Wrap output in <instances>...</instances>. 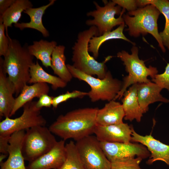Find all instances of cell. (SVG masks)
<instances>
[{"label":"cell","mask_w":169,"mask_h":169,"mask_svg":"<svg viewBox=\"0 0 169 169\" xmlns=\"http://www.w3.org/2000/svg\"><path fill=\"white\" fill-rule=\"evenodd\" d=\"M53 98V97L50 96L47 94L42 95L36 102V106L41 109L43 107H50L52 105Z\"/></svg>","instance_id":"obj_34"},{"label":"cell","mask_w":169,"mask_h":169,"mask_svg":"<svg viewBox=\"0 0 169 169\" xmlns=\"http://www.w3.org/2000/svg\"><path fill=\"white\" fill-rule=\"evenodd\" d=\"M75 144L84 169H111V162L95 136L85 137Z\"/></svg>","instance_id":"obj_10"},{"label":"cell","mask_w":169,"mask_h":169,"mask_svg":"<svg viewBox=\"0 0 169 169\" xmlns=\"http://www.w3.org/2000/svg\"><path fill=\"white\" fill-rule=\"evenodd\" d=\"M152 81L162 89H166L169 91V63L167 64L164 72L156 74L152 79Z\"/></svg>","instance_id":"obj_31"},{"label":"cell","mask_w":169,"mask_h":169,"mask_svg":"<svg viewBox=\"0 0 169 169\" xmlns=\"http://www.w3.org/2000/svg\"><path fill=\"white\" fill-rule=\"evenodd\" d=\"M49 91V86L46 83H37L30 85H25L15 99L14 105L10 117L14 115L18 109L26 104L32 101L33 98H39L44 94H48Z\"/></svg>","instance_id":"obj_21"},{"label":"cell","mask_w":169,"mask_h":169,"mask_svg":"<svg viewBox=\"0 0 169 169\" xmlns=\"http://www.w3.org/2000/svg\"><path fill=\"white\" fill-rule=\"evenodd\" d=\"M65 141H57L50 150L29 162L27 169H58L65 159Z\"/></svg>","instance_id":"obj_15"},{"label":"cell","mask_w":169,"mask_h":169,"mask_svg":"<svg viewBox=\"0 0 169 169\" xmlns=\"http://www.w3.org/2000/svg\"><path fill=\"white\" fill-rule=\"evenodd\" d=\"M30 73V78L29 84L44 83L51 85L52 89L56 90L58 88L66 86L67 83L59 77L52 75L46 72L40 66L38 61L31 66Z\"/></svg>","instance_id":"obj_23"},{"label":"cell","mask_w":169,"mask_h":169,"mask_svg":"<svg viewBox=\"0 0 169 169\" xmlns=\"http://www.w3.org/2000/svg\"><path fill=\"white\" fill-rule=\"evenodd\" d=\"M125 116L122 105L112 100L101 109L98 110L96 116V125L107 126L123 123Z\"/></svg>","instance_id":"obj_18"},{"label":"cell","mask_w":169,"mask_h":169,"mask_svg":"<svg viewBox=\"0 0 169 169\" xmlns=\"http://www.w3.org/2000/svg\"><path fill=\"white\" fill-rule=\"evenodd\" d=\"M8 50L3 59L0 57L3 70L13 84L16 97L30 78V68L34 63L33 56L29 53L28 45L22 46L19 42L9 37Z\"/></svg>","instance_id":"obj_2"},{"label":"cell","mask_w":169,"mask_h":169,"mask_svg":"<svg viewBox=\"0 0 169 169\" xmlns=\"http://www.w3.org/2000/svg\"><path fill=\"white\" fill-rule=\"evenodd\" d=\"M26 131L22 130L14 132L8 141L7 152L8 157L0 163V169H27L23 154V147Z\"/></svg>","instance_id":"obj_13"},{"label":"cell","mask_w":169,"mask_h":169,"mask_svg":"<svg viewBox=\"0 0 169 169\" xmlns=\"http://www.w3.org/2000/svg\"><path fill=\"white\" fill-rule=\"evenodd\" d=\"M65 47L57 46L54 49L51 56V68L54 73L67 83L70 82L73 76L65 64Z\"/></svg>","instance_id":"obj_25"},{"label":"cell","mask_w":169,"mask_h":169,"mask_svg":"<svg viewBox=\"0 0 169 169\" xmlns=\"http://www.w3.org/2000/svg\"><path fill=\"white\" fill-rule=\"evenodd\" d=\"M55 0H51L47 4L37 8H31L27 9L23 13L28 15L30 20L29 22L18 23L14 24L15 27L23 30L25 28L35 29L40 32L44 37L49 36L48 31L45 28L42 23V17L46 10L54 3Z\"/></svg>","instance_id":"obj_20"},{"label":"cell","mask_w":169,"mask_h":169,"mask_svg":"<svg viewBox=\"0 0 169 169\" xmlns=\"http://www.w3.org/2000/svg\"><path fill=\"white\" fill-rule=\"evenodd\" d=\"M65 160L58 169H84L75 143L70 141L65 145Z\"/></svg>","instance_id":"obj_27"},{"label":"cell","mask_w":169,"mask_h":169,"mask_svg":"<svg viewBox=\"0 0 169 169\" xmlns=\"http://www.w3.org/2000/svg\"><path fill=\"white\" fill-rule=\"evenodd\" d=\"M14 86L4 71L0 60V116L9 117L14 105Z\"/></svg>","instance_id":"obj_17"},{"label":"cell","mask_w":169,"mask_h":169,"mask_svg":"<svg viewBox=\"0 0 169 169\" xmlns=\"http://www.w3.org/2000/svg\"><path fill=\"white\" fill-rule=\"evenodd\" d=\"M36 101H31L23 106L22 114L19 117L11 119L7 117L0 122V140L8 141L15 132L27 130L37 126H45V119L40 114L41 109L36 106Z\"/></svg>","instance_id":"obj_7"},{"label":"cell","mask_w":169,"mask_h":169,"mask_svg":"<svg viewBox=\"0 0 169 169\" xmlns=\"http://www.w3.org/2000/svg\"><path fill=\"white\" fill-rule=\"evenodd\" d=\"M161 13L154 5L149 4L124 14L123 18L128 26L129 34L134 37L148 33L151 34L158 42L163 52L166 50L158 32L157 21Z\"/></svg>","instance_id":"obj_4"},{"label":"cell","mask_w":169,"mask_h":169,"mask_svg":"<svg viewBox=\"0 0 169 169\" xmlns=\"http://www.w3.org/2000/svg\"><path fill=\"white\" fill-rule=\"evenodd\" d=\"M131 52V54H129L126 51L123 50L117 54V57L123 62L128 74L124 77L122 88L114 100L122 98L129 86L135 84L151 81L148 77L150 76L152 79L158 74V71L156 68L151 66L147 67L144 63L145 61L139 59L137 47L133 46Z\"/></svg>","instance_id":"obj_5"},{"label":"cell","mask_w":169,"mask_h":169,"mask_svg":"<svg viewBox=\"0 0 169 169\" xmlns=\"http://www.w3.org/2000/svg\"><path fill=\"white\" fill-rule=\"evenodd\" d=\"M57 42L54 41L50 42L41 39L34 41L33 44L28 46L30 54L39 60L46 68H51V56L55 48L57 46Z\"/></svg>","instance_id":"obj_22"},{"label":"cell","mask_w":169,"mask_h":169,"mask_svg":"<svg viewBox=\"0 0 169 169\" xmlns=\"http://www.w3.org/2000/svg\"><path fill=\"white\" fill-rule=\"evenodd\" d=\"M142 160L140 157L116 159L110 161L111 169H142L140 166Z\"/></svg>","instance_id":"obj_29"},{"label":"cell","mask_w":169,"mask_h":169,"mask_svg":"<svg viewBox=\"0 0 169 169\" xmlns=\"http://www.w3.org/2000/svg\"><path fill=\"white\" fill-rule=\"evenodd\" d=\"M148 5L155 6L164 16L165 27L159 33L163 45L169 50V1L167 0H147Z\"/></svg>","instance_id":"obj_28"},{"label":"cell","mask_w":169,"mask_h":169,"mask_svg":"<svg viewBox=\"0 0 169 169\" xmlns=\"http://www.w3.org/2000/svg\"><path fill=\"white\" fill-rule=\"evenodd\" d=\"M137 84L131 85L124 93L122 99V105L125 114L124 119L131 121L135 119L139 122L143 113L138 100Z\"/></svg>","instance_id":"obj_19"},{"label":"cell","mask_w":169,"mask_h":169,"mask_svg":"<svg viewBox=\"0 0 169 169\" xmlns=\"http://www.w3.org/2000/svg\"><path fill=\"white\" fill-rule=\"evenodd\" d=\"M16 0H0V16L15 2Z\"/></svg>","instance_id":"obj_35"},{"label":"cell","mask_w":169,"mask_h":169,"mask_svg":"<svg viewBox=\"0 0 169 169\" xmlns=\"http://www.w3.org/2000/svg\"><path fill=\"white\" fill-rule=\"evenodd\" d=\"M88 95V92L79 90H75L71 92L67 91L64 94L53 97L52 105L54 108H56L60 103L65 102L70 99L82 98Z\"/></svg>","instance_id":"obj_30"},{"label":"cell","mask_w":169,"mask_h":169,"mask_svg":"<svg viewBox=\"0 0 169 169\" xmlns=\"http://www.w3.org/2000/svg\"><path fill=\"white\" fill-rule=\"evenodd\" d=\"M97 108H79L59 115L49 126L53 134L65 141H77L94 133Z\"/></svg>","instance_id":"obj_1"},{"label":"cell","mask_w":169,"mask_h":169,"mask_svg":"<svg viewBox=\"0 0 169 169\" xmlns=\"http://www.w3.org/2000/svg\"><path fill=\"white\" fill-rule=\"evenodd\" d=\"M132 126L124 123L107 126L96 125L94 133L100 142L129 143Z\"/></svg>","instance_id":"obj_14"},{"label":"cell","mask_w":169,"mask_h":169,"mask_svg":"<svg viewBox=\"0 0 169 169\" xmlns=\"http://www.w3.org/2000/svg\"><path fill=\"white\" fill-rule=\"evenodd\" d=\"M131 142H139L145 146L150 153L149 159L146 161L148 165L161 161L169 166V145L165 144L154 138L151 135H141L132 127Z\"/></svg>","instance_id":"obj_12"},{"label":"cell","mask_w":169,"mask_h":169,"mask_svg":"<svg viewBox=\"0 0 169 169\" xmlns=\"http://www.w3.org/2000/svg\"><path fill=\"white\" fill-rule=\"evenodd\" d=\"M32 7L31 2L28 0H16L4 13L0 16V22L3 23L5 26L7 36H8V28L12 27L13 23H18L22 16V13Z\"/></svg>","instance_id":"obj_24"},{"label":"cell","mask_w":169,"mask_h":169,"mask_svg":"<svg viewBox=\"0 0 169 169\" xmlns=\"http://www.w3.org/2000/svg\"><path fill=\"white\" fill-rule=\"evenodd\" d=\"M116 4L123 8L126 9L129 11H134L136 9L137 7L136 0H112Z\"/></svg>","instance_id":"obj_33"},{"label":"cell","mask_w":169,"mask_h":169,"mask_svg":"<svg viewBox=\"0 0 169 169\" xmlns=\"http://www.w3.org/2000/svg\"><path fill=\"white\" fill-rule=\"evenodd\" d=\"M98 36V28L95 26L80 32L72 47V65L78 70L91 76L96 75L98 78L103 79L107 72L105 63L111 56H108L102 62H99L90 55L88 50L90 39L93 36Z\"/></svg>","instance_id":"obj_3"},{"label":"cell","mask_w":169,"mask_h":169,"mask_svg":"<svg viewBox=\"0 0 169 169\" xmlns=\"http://www.w3.org/2000/svg\"><path fill=\"white\" fill-rule=\"evenodd\" d=\"M137 84L138 100L143 114L148 111L149 105L152 103L156 102H169V100L160 93L163 89L156 83L150 81Z\"/></svg>","instance_id":"obj_16"},{"label":"cell","mask_w":169,"mask_h":169,"mask_svg":"<svg viewBox=\"0 0 169 169\" xmlns=\"http://www.w3.org/2000/svg\"><path fill=\"white\" fill-rule=\"evenodd\" d=\"M100 146L106 157L110 162L126 158L135 157L136 156L142 159L150 156L147 148L141 144L100 142Z\"/></svg>","instance_id":"obj_11"},{"label":"cell","mask_w":169,"mask_h":169,"mask_svg":"<svg viewBox=\"0 0 169 169\" xmlns=\"http://www.w3.org/2000/svg\"><path fill=\"white\" fill-rule=\"evenodd\" d=\"M94 3L96 9L87 14V16L94 18L93 19L86 21V23L89 26H95L98 28L99 36L111 31L114 27L125 23L122 15L125 11L119 5L116 6L112 1L101 7L95 2Z\"/></svg>","instance_id":"obj_9"},{"label":"cell","mask_w":169,"mask_h":169,"mask_svg":"<svg viewBox=\"0 0 169 169\" xmlns=\"http://www.w3.org/2000/svg\"><path fill=\"white\" fill-rule=\"evenodd\" d=\"M5 27L3 23L0 22V56L5 55L9 45L8 37L5 33Z\"/></svg>","instance_id":"obj_32"},{"label":"cell","mask_w":169,"mask_h":169,"mask_svg":"<svg viewBox=\"0 0 169 169\" xmlns=\"http://www.w3.org/2000/svg\"><path fill=\"white\" fill-rule=\"evenodd\" d=\"M66 65L73 77L85 82L90 86L91 90L88 95L92 102L114 100L122 88L123 82L113 78L110 71L107 72L104 79H100L85 74L72 65L68 64Z\"/></svg>","instance_id":"obj_6"},{"label":"cell","mask_w":169,"mask_h":169,"mask_svg":"<svg viewBox=\"0 0 169 169\" xmlns=\"http://www.w3.org/2000/svg\"><path fill=\"white\" fill-rule=\"evenodd\" d=\"M57 141L49 128L37 126L26 130L23 147L25 160L31 162L50 150Z\"/></svg>","instance_id":"obj_8"},{"label":"cell","mask_w":169,"mask_h":169,"mask_svg":"<svg viewBox=\"0 0 169 169\" xmlns=\"http://www.w3.org/2000/svg\"><path fill=\"white\" fill-rule=\"evenodd\" d=\"M125 23L120 25L115 29L106 32L102 35L98 36H93L90 40L88 50L92 52L93 57L96 59L99 55V49L102 44L106 41L112 39H120L131 43H134L127 38L124 35L123 31L125 27Z\"/></svg>","instance_id":"obj_26"}]
</instances>
